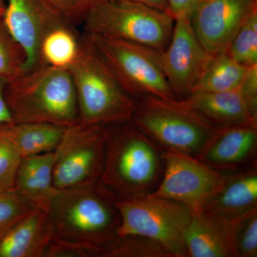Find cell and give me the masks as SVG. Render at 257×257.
<instances>
[{
	"mask_svg": "<svg viewBox=\"0 0 257 257\" xmlns=\"http://www.w3.org/2000/svg\"><path fill=\"white\" fill-rule=\"evenodd\" d=\"M3 21L25 53L24 72L43 65L40 57L42 39L52 28L67 24L49 0H8Z\"/></svg>",
	"mask_w": 257,
	"mask_h": 257,
	"instance_id": "5bb4252c",
	"label": "cell"
},
{
	"mask_svg": "<svg viewBox=\"0 0 257 257\" xmlns=\"http://www.w3.org/2000/svg\"><path fill=\"white\" fill-rule=\"evenodd\" d=\"M116 197L99 182L57 189L43 209L50 216L54 239L84 246L99 257L117 236L121 223Z\"/></svg>",
	"mask_w": 257,
	"mask_h": 257,
	"instance_id": "6da1fadb",
	"label": "cell"
},
{
	"mask_svg": "<svg viewBox=\"0 0 257 257\" xmlns=\"http://www.w3.org/2000/svg\"><path fill=\"white\" fill-rule=\"evenodd\" d=\"M239 88L250 109L257 115V65L248 67Z\"/></svg>",
	"mask_w": 257,
	"mask_h": 257,
	"instance_id": "4dcf8cb0",
	"label": "cell"
},
{
	"mask_svg": "<svg viewBox=\"0 0 257 257\" xmlns=\"http://www.w3.org/2000/svg\"><path fill=\"white\" fill-rule=\"evenodd\" d=\"M22 157L0 130V192L15 188Z\"/></svg>",
	"mask_w": 257,
	"mask_h": 257,
	"instance_id": "83f0119b",
	"label": "cell"
},
{
	"mask_svg": "<svg viewBox=\"0 0 257 257\" xmlns=\"http://www.w3.org/2000/svg\"><path fill=\"white\" fill-rule=\"evenodd\" d=\"M25 55L0 19V76L9 80L23 73Z\"/></svg>",
	"mask_w": 257,
	"mask_h": 257,
	"instance_id": "484cf974",
	"label": "cell"
},
{
	"mask_svg": "<svg viewBox=\"0 0 257 257\" xmlns=\"http://www.w3.org/2000/svg\"><path fill=\"white\" fill-rule=\"evenodd\" d=\"M131 121L163 150L193 157L216 128L181 99L155 96L136 101Z\"/></svg>",
	"mask_w": 257,
	"mask_h": 257,
	"instance_id": "8992f818",
	"label": "cell"
},
{
	"mask_svg": "<svg viewBox=\"0 0 257 257\" xmlns=\"http://www.w3.org/2000/svg\"><path fill=\"white\" fill-rule=\"evenodd\" d=\"M68 69L77 95L79 123L108 126L131 120L136 101L123 89L85 34Z\"/></svg>",
	"mask_w": 257,
	"mask_h": 257,
	"instance_id": "277c9868",
	"label": "cell"
},
{
	"mask_svg": "<svg viewBox=\"0 0 257 257\" xmlns=\"http://www.w3.org/2000/svg\"><path fill=\"white\" fill-rule=\"evenodd\" d=\"M232 257L257 256V209L240 221L233 234Z\"/></svg>",
	"mask_w": 257,
	"mask_h": 257,
	"instance_id": "4316f807",
	"label": "cell"
},
{
	"mask_svg": "<svg viewBox=\"0 0 257 257\" xmlns=\"http://www.w3.org/2000/svg\"><path fill=\"white\" fill-rule=\"evenodd\" d=\"M226 52L243 65H257V10L239 29Z\"/></svg>",
	"mask_w": 257,
	"mask_h": 257,
	"instance_id": "d4e9b609",
	"label": "cell"
},
{
	"mask_svg": "<svg viewBox=\"0 0 257 257\" xmlns=\"http://www.w3.org/2000/svg\"><path fill=\"white\" fill-rule=\"evenodd\" d=\"M256 209L257 170L255 165L228 174L221 190L197 212L219 231L232 257L231 242L234 230L240 221Z\"/></svg>",
	"mask_w": 257,
	"mask_h": 257,
	"instance_id": "7c38bea8",
	"label": "cell"
},
{
	"mask_svg": "<svg viewBox=\"0 0 257 257\" xmlns=\"http://www.w3.org/2000/svg\"><path fill=\"white\" fill-rule=\"evenodd\" d=\"M107 126L77 123L66 127L55 151L53 184L56 189L97 183L104 169Z\"/></svg>",
	"mask_w": 257,
	"mask_h": 257,
	"instance_id": "9c48e42d",
	"label": "cell"
},
{
	"mask_svg": "<svg viewBox=\"0 0 257 257\" xmlns=\"http://www.w3.org/2000/svg\"><path fill=\"white\" fill-rule=\"evenodd\" d=\"M257 126L216 127L201 147L196 158L213 170L228 175L256 163Z\"/></svg>",
	"mask_w": 257,
	"mask_h": 257,
	"instance_id": "9a60e30c",
	"label": "cell"
},
{
	"mask_svg": "<svg viewBox=\"0 0 257 257\" xmlns=\"http://www.w3.org/2000/svg\"><path fill=\"white\" fill-rule=\"evenodd\" d=\"M80 40L73 27L67 24L52 28L43 37L40 45L42 64L68 69L78 55Z\"/></svg>",
	"mask_w": 257,
	"mask_h": 257,
	"instance_id": "44dd1931",
	"label": "cell"
},
{
	"mask_svg": "<svg viewBox=\"0 0 257 257\" xmlns=\"http://www.w3.org/2000/svg\"><path fill=\"white\" fill-rule=\"evenodd\" d=\"M107 127L104 169L98 182L116 199L153 192L163 173V149L131 120Z\"/></svg>",
	"mask_w": 257,
	"mask_h": 257,
	"instance_id": "7a4b0ae2",
	"label": "cell"
},
{
	"mask_svg": "<svg viewBox=\"0 0 257 257\" xmlns=\"http://www.w3.org/2000/svg\"><path fill=\"white\" fill-rule=\"evenodd\" d=\"M54 162L55 151L24 157L19 166L15 188L40 207L57 190L53 184Z\"/></svg>",
	"mask_w": 257,
	"mask_h": 257,
	"instance_id": "ac0fdd59",
	"label": "cell"
},
{
	"mask_svg": "<svg viewBox=\"0 0 257 257\" xmlns=\"http://www.w3.org/2000/svg\"><path fill=\"white\" fill-rule=\"evenodd\" d=\"M85 35L135 101L147 96L177 99L159 63L158 51L124 40Z\"/></svg>",
	"mask_w": 257,
	"mask_h": 257,
	"instance_id": "ba28073f",
	"label": "cell"
},
{
	"mask_svg": "<svg viewBox=\"0 0 257 257\" xmlns=\"http://www.w3.org/2000/svg\"><path fill=\"white\" fill-rule=\"evenodd\" d=\"M37 207L15 188L0 192V242L15 224Z\"/></svg>",
	"mask_w": 257,
	"mask_h": 257,
	"instance_id": "cb8c5ba5",
	"label": "cell"
},
{
	"mask_svg": "<svg viewBox=\"0 0 257 257\" xmlns=\"http://www.w3.org/2000/svg\"><path fill=\"white\" fill-rule=\"evenodd\" d=\"M54 239L46 210L37 207L15 225L0 242V257H45Z\"/></svg>",
	"mask_w": 257,
	"mask_h": 257,
	"instance_id": "e0dca14e",
	"label": "cell"
},
{
	"mask_svg": "<svg viewBox=\"0 0 257 257\" xmlns=\"http://www.w3.org/2000/svg\"><path fill=\"white\" fill-rule=\"evenodd\" d=\"M8 79L0 76V125L13 122L5 98V88Z\"/></svg>",
	"mask_w": 257,
	"mask_h": 257,
	"instance_id": "d6a6232c",
	"label": "cell"
},
{
	"mask_svg": "<svg viewBox=\"0 0 257 257\" xmlns=\"http://www.w3.org/2000/svg\"><path fill=\"white\" fill-rule=\"evenodd\" d=\"M5 98L13 122L68 127L78 123V106L68 69L43 64L9 79Z\"/></svg>",
	"mask_w": 257,
	"mask_h": 257,
	"instance_id": "3957f363",
	"label": "cell"
},
{
	"mask_svg": "<svg viewBox=\"0 0 257 257\" xmlns=\"http://www.w3.org/2000/svg\"><path fill=\"white\" fill-rule=\"evenodd\" d=\"M248 67L235 61L226 51L217 54L196 83L192 93L226 92L237 89Z\"/></svg>",
	"mask_w": 257,
	"mask_h": 257,
	"instance_id": "ffe728a7",
	"label": "cell"
},
{
	"mask_svg": "<svg viewBox=\"0 0 257 257\" xmlns=\"http://www.w3.org/2000/svg\"><path fill=\"white\" fill-rule=\"evenodd\" d=\"M187 257H231L222 236L199 213H192L184 234Z\"/></svg>",
	"mask_w": 257,
	"mask_h": 257,
	"instance_id": "7402d4cb",
	"label": "cell"
},
{
	"mask_svg": "<svg viewBox=\"0 0 257 257\" xmlns=\"http://www.w3.org/2000/svg\"><path fill=\"white\" fill-rule=\"evenodd\" d=\"M45 257H93V253L84 246L53 239L47 248Z\"/></svg>",
	"mask_w": 257,
	"mask_h": 257,
	"instance_id": "f546056e",
	"label": "cell"
},
{
	"mask_svg": "<svg viewBox=\"0 0 257 257\" xmlns=\"http://www.w3.org/2000/svg\"><path fill=\"white\" fill-rule=\"evenodd\" d=\"M182 100L216 127L257 126V115L250 109L239 88L220 92H193Z\"/></svg>",
	"mask_w": 257,
	"mask_h": 257,
	"instance_id": "2e32d148",
	"label": "cell"
},
{
	"mask_svg": "<svg viewBox=\"0 0 257 257\" xmlns=\"http://www.w3.org/2000/svg\"><path fill=\"white\" fill-rule=\"evenodd\" d=\"M160 183L150 195L171 199L197 212L222 188L227 175L182 152L164 150Z\"/></svg>",
	"mask_w": 257,
	"mask_h": 257,
	"instance_id": "30bf717a",
	"label": "cell"
},
{
	"mask_svg": "<svg viewBox=\"0 0 257 257\" xmlns=\"http://www.w3.org/2000/svg\"><path fill=\"white\" fill-rule=\"evenodd\" d=\"M65 23L74 27L83 23L98 0H49Z\"/></svg>",
	"mask_w": 257,
	"mask_h": 257,
	"instance_id": "f1b7e54d",
	"label": "cell"
},
{
	"mask_svg": "<svg viewBox=\"0 0 257 257\" xmlns=\"http://www.w3.org/2000/svg\"><path fill=\"white\" fill-rule=\"evenodd\" d=\"M201 0H167L171 14L175 19L184 16L190 18Z\"/></svg>",
	"mask_w": 257,
	"mask_h": 257,
	"instance_id": "1f68e13d",
	"label": "cell"
},
{
	"mask_svg": "<svg viewBox=\"0 0 257 257\" xmlns=\"http://www.w3.org/2000/svg\"><path fill=\"white\" fill-rule=\"evenodd\" d=\"M214 56L198 40L190 18H175L170 41L165 50L158 51L157 58L177 99H183L192 93Z\"/></svg>",
	"mask_w": 257,
	"mask_h": 257,
	"instance_id": "8fae6325",
	"label": "cell"
},
{
	"mask_svg": "<svg viewBox=\"0 0 257 257\" xmlns=\"http://www.w3.org/2000/svg\"><path fill=\"white\" fill-rule=\"evenodd\" d=\"M257 0H201L191 15L198 40L213 55L226 52L248 18Z\"/></svg>",
	"mask_w": 257,
	"mask_h": 257,
	"instance_id": "4fadbf2b",
	"label": "cell"
},
{
	"mask_svg": "<svg viewBox=\"0 0 257 257\" xmlns=\"http://www.w3.org/2000/svg\"><path fill=\"white\" fill-rule=\"evenodd\" d=\"M117 236L135 235L162 244L173 257H187L184 234L192 218L188 207L171 199L146 195L118 198Z\"/></svg>",
	"mask_w": 257,
	"mask_h": 257,
	"instance_id": "52a82bcc",
	"label": "cell"
},
{
	"mask_svg": "<svg viewBox=\"0 0 257 257\" xmlns=\"http://www.w3.org/2000/svg\"><path fill=\"white\" fill-rule=\"evenodd\" d=\"M175 19L168 12L141 3L98 0L83 21L84 34L165 50Z\"/></svg>",
	"mask_w": 257,
	"mask_h": 257,
	"instance_id": "5b68a950",
	"label": "cell"
},
{
	"mask_svg": "<svg viewBox=\"0 0 257 257\" xmlns=\"http://www.w3.org/2000/svg\"><path fill=\"white\" fill-rule=\"evenodd\" d=\"M99 257H173L162 244L144 236H116Z\"/></svg>",
	"mask_w": 257,
	"mask_h": 257,
	"instance_id": "603a6c76",
	"label": "cell"
},
{
	"mask_svg": "<svg viewBox=\"0 0 257 257\" xmlns=\"http://www.w3.org/2000/svg\"><path fill=\"white\" fill-rule=\"evenodd\" d=\"M117 1H128L141 3V4L148 5V6L162 10V11L170 13L167 0H117Z\"/></svg>",
	"mask_w": 257,
	"mask_h": 257,
	"instance_id": "836d02e7",
	"label": "cell"
},
{
	"mask_svg": "<svg viewBox=\"0 0 257 257\" xmlns=\"http://www.w3.org/2000/svg\"><path fill=\"white\" fill-rule=\"evenodd\" d=\"M66 127L46 123H15L0 125V130L22 158L55 151Z\"/></svg>",
	"mask_w": 257,
	"mask_h": 257,
	"instance_id": "d6986e66",
	"label": "cell"
},
{
	"mask_svg": "<svg viewBox=\"0 0 257 257\" xmlns=\"http://www.w3.org/2000/svg\"><path fill=\"white\" fill-rule=\"evenodd\" d=\"M6 8L7 5L5 4L4 1L0 0V19L4 18Z\"/></svg>",
	"mask_w": 257,
	"mask_h": 257,
	"instance_id": "e575fe53",
	"label": "cell"
}]
</instances>
